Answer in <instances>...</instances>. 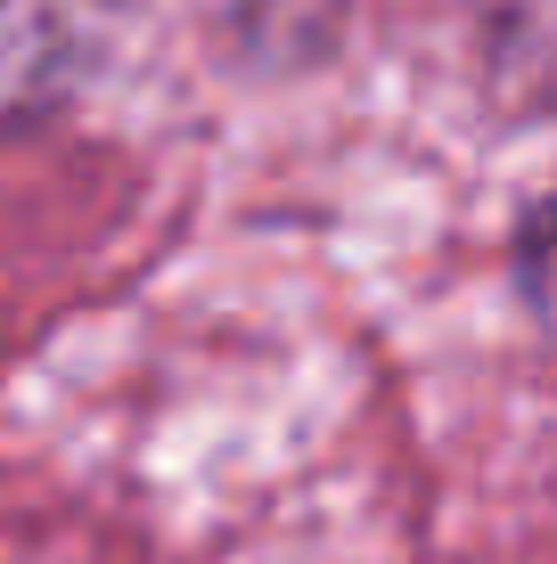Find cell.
I'll return each instance as SVG.
<instances>
[{
	"mask_svg": "<svg viewBox=\"0 0 557 564\" xmlns=\"http://www.w3.org/2000/svg\"><path fill=\"white\" fill-rule=\"evenodd\" d=\"M516 270H525V295H533V311H542L549 336H557V205H542L525 221V254H516Z\"/></svg>",
	"mask_w": 557,
	"mask_h": 564,
	"instance_id": "cell-1",
	"label": "cell"
}]
</instances>
